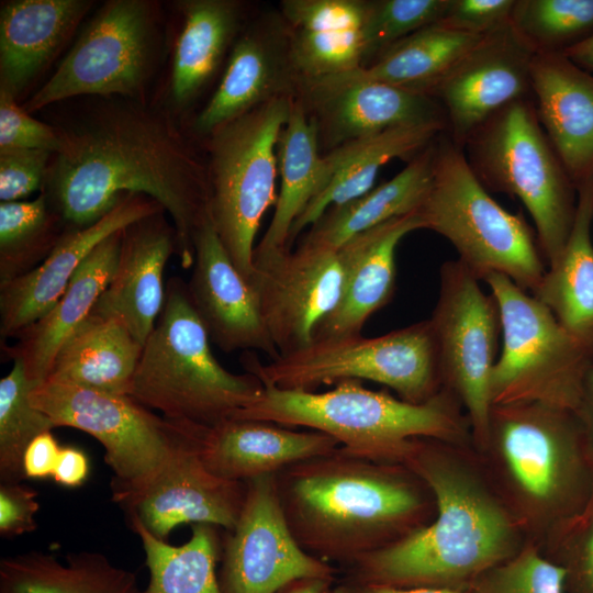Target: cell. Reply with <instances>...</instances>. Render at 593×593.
<instances>
[{"label": "cell", "instance_id": "6da1fadb", "mask_svg": "<svg viewBox=\"0 0 593 593\" xmlns=\"http://www.w3.org/2000/svg\"><path fill=\"white\" fill-rule=\"evenodd\" d=\"M66 125L55 126L42 193L67 230L88 226L125 193L157 201L177 233L182 268L194 262L193 236L209 215L208 166L176 121L141 99L101 98Z\"/></svg>", "mask_w": 593, "mask_h": 593}, {"label": "cell", "instance_id": "7a4b0ae2", "mask_svg": "<svg viewBox=\"0 0 593 593\" xmlns=\"http://www.w3.org/2000/svg\"><path fill=\"white\" fill-rule=\"evenodd\" d=\"M448 443L416 438L404 465L429 488L435 515L422 528L345 568V580L398 588L466 589L515 555L519 525Z\"/></svg>", "mask_w": 593, "mask_h": 593}, {"label": "cell", "instance_id": "3957f363", "mask_svg": "<svg viewBox=\"0 0 593 593\" xmlns=\"http://www.w3.org/2000/svg\"><path fill=\"white\" fill-rule=\"evenodd\" d=\"M287 524L310 555L347 567L427 525V484L403 463L335 451L275 474Z\"/></svg>", "mask_w": 593, "mask_h": 593}, {"label": "cell", "instance_id": "277c9868", "mask_svg": "<svg viewBox=\"0 0 593 593\" xmlns=\"http://www.w3.org/2000/svg\"><path fill=\"white\" fill-rule=\"evenodd\" d=\"M461 407L445 388L427 402L415 404L387 391L369 390L360 380H343L325 392L264 385L259 396L232 418L322 432L348 455L404 465L416 438L452 445L465 440L470 422Z\"/></svg>", "mask_w": 593, "mask_h": 593}, {"label": "cell", "instance_id": "5b68a950", "mask_svg": "<svg viewBox=\"0 0 593 593\" xmlns=\"http://www.w3.org/2000/svg\"><path fill=\"white\" fill-rule=\"evenodd\" d=\"M486 448L519 527L550 532L579 512L589 450L574 411L538 402L493 405Z\"/></svg>", "mask_w": 593, "mask_h": 593}, {"label": "cell", "instance_id": "8992f818", "mask_svg": "<svg viewBox=\"0 0 593 593\" xmlns=\"http://www.w3.org/2000/svg\"><path fill=\"white\" fill-rule=\"evenodd\" d=\"M211 338L172 277L156 325L143 345L130 396L177 422L213 427L253 403L264 390L253 373H233L214 357Z\"/></svg>", "mask_w": 593, "mask_h": 593}, {"label": "cell", "instance_id": "52a82bcc", "mask_svg": "<svg viewBox=\"0 0 593 593\" xmlns=\"http://www.w3.org/2000/svg\"><path fill=\"white\" fill-rule=\"evenodd\" d=\"M417 213L478 280L501 273L529 293L540 284L547 262L537 235L521 211L511 213L490 195L447 131L435 141L433 180Z\"/></svg>", "mask_w": 593, "mask_h": 593}, {"label": "cell", "instance_id": "ba28073f", "mask_svg": "<svg viewBox=\"0 0 593 593\" xmlns=\"http://www.w3.org/2000/svg\"><path fill=\"white\" fill-rule=\"evenodd\" d=\"M463 152L488 191L522 201L548 267L555 265L574 222L578 191L538 120L533 98L492 115L468 137Z\"/></svg>", "mask_w": 593, "mask_h": 593}, {"label": "cell", "instance_id": "9c48e42d", "mask_svg": "<svg viewBox=\"0 0 593 593\" xmlns=\"http://www.w3.org/2000/svg\"><path fill=\"white\" fill-rule=\"evenodd\" d=\"M264 385L314 392L343 380H370L406 402H427L443 389L439 358L429 320L376 337L361 334L314 339L268 363L242 359Z\"/></svg>", "mask_w": 593, "mask_h": 593}, {"label": "cell", "instance_id": "30bf717a", "mask_svg": "<svg viewBox=\"0 0 593 593\" xmlns=\"http://www.w3.org/2000/svg\"><path fill=\"white\" fill-rule=\"evenodd\" d=\"M295 96H283L221 125L209 135V213L238 271L253 273L255 238L276 204L280 134Z\"/></svg>", "mask_w": 593, "mask_h": 593}, {"label": "cell", "instance_id": "8fae6325", "mask_svg": "<svg viewBox=\"0 0 593 593\" xmlns=\"http://www.w3.org/2000/svg\"><path fill=\"white\" fill-rule=\"evenodd\" d=\"M483 281L497 302L503 339L491 374L492 406L538 402L574 411L593 356L510 278L491 273Z\"/></svg>", "mask_w": 593, "mask_h": 593}, {"label": "cell", "instance_id": "7c38bea8", "mask_svg": "<svg viewBox=\"0 0 593 593\" xmlns=\"http://www.w3.org/2000/svg\"><path fill=\"white\" fill-rule=\"evenodd\" d=\"M159 20L155 1H107L23 109L30 113L81 96L142 100L158 55Z\"/></svg>", "mask_w": 593, "mask_h": 593}, {"label": "cell", "instance_id": "4fadbf2b", "mask_svg": "<svg viewBox=\"0 0 593 593\" xmlns=\"http://www.w3.org/2000/svg\"><path fill=\"white\" fill-rule=\"evenodd\" d=\"M30 398L56 427L86 432L102 444L113 472L112 501L143 488L191 424L159 416L130 395L52 380L36 385Z\"/></svg>", "mask_w": 593, "mask_h": 593}, {"label": "cell", "instance_id": "5bb4252c", "mask_svg": "<svg viewBox=\"0 0 593 593\" xmlns=\"http://www.w3.org/2000/svg\"><path fill=\"white\" fill-rule=\"evenodd\" d=\"M479 281L458 259L445 261L439 270L438 299L428 320L443 388L465 407L473 439L485 449L501 316L495 298L484 293Z\"/></svg>", "mask_w": 593, "mask_h": 593}, {"label": "cell", "instance_id": "9a60e30c", "mask_svg": "<svg viewBox=\"0 0 593 593\" xmlns=\"http://www.w3.org/2000/svg\"><path fill=\"white\" fill-rule=\"evenodd\" d=\"M238 521L222 537L219 581L223 593H277L300 578H335L337 569L307 553L293 537L275 474L245 481Z\"/></svg>", "mask_w": 593, "mask_h": 593}, {"label": "cell", "instance_id": "2e32d148", "mask_svg": "<svg viewBox=\"0 0 593 593\" xmlns=\"http://www.w3.org/2000/svg\"><path fill=\"white\" fill-rule=\"evenodd\" d=\"M204 427L189 424L158 472L139 490L114 501L128 519H137L160 540L182 524L232 530L238 521L246 484L208 469L200 454Z\"/></svg>", "mask_w": 593, "mask_h": 593}, {"label": "cell", "instance_id": "e0dca14e", "mask_svg": "<svg viewBox=\"0 0 593 593\" xmlns=\"http://www.w3.org/2000/svg\"><path fill=\"white\" fill-rule=\"evenodd\" d=\"M279 355L310 345L340 301L345 266L339 249L300 244L254 260L248 280Z\"/></svg>", "mask_w": 593, "mask_h": 593}, {"label": "cell", "instance_id": "ac0fdd59", "mask_svg": "<svg viewBox=\"0 0 593 593\" xmlns=\"http://www.w3.org/2000/svg\"><path fill=\"white\" fill-rule=\"evenodd\" d=\"M535 54L510 20L483 35L432 91L458 146L463 148L468 137L506 105L532 98Z\"/></svg>", "mask_w": 593, "mask_h": 593}, {"label": "cell", "instance_id": "d6986e66", "mask_svg": "<svg viewBox=\"0 0 593 593\" xmlns=\"http://www.w3.org/2000/svg\"><path fill=\"white\" fill-rule=\"evenodd\" d=\"M295 98L315 120L320 146L327 152L392 127L435 123L447 126L445 111L435 98L354 71L298 81Z\"/></svg>", "mask_w": 593, "mask_h": 593}, {"label": "cell", "instance_id": "ffe728a7", "mask_svg": "<svg viewBox=\"0 0 593 593\" xmlns=\"http://www.w3.org/2000/svg\"><path fill=\"white\" fill-rule=\"evenodd\" d=\"M194 262L187 283L209 336L225 353L258 350L279 356L262 317L258 294L238 271L209 215L193 236Z\"/></svg>", "mask_w": 593, "mask_h": 593}, {"label": "cell", "instance_id": "44dd1931", "mask_svg": "<svg viewBox=\"0 0 593 593\" xmlns=\"http://www.w3.org/2000/svg\"><path fill=\"white\" fill-rule=\"evenodd\" d=\"M160 211L165 210L154 199L125 193L94 223L67 230L37 268L0 286L1 336L16 337L42 318L57 303L75 272L102 240L134 221Z\"/></svg>", "mask_w": 593, "mask_h": 593}, {"label": "cell", "instance_id": "7402d4cb", "mask_svg": "<svg viewBox=\"0 0 593 593\" xmlns=\"http://www.w3.org/2000/svg\"><path fill=\"white\" fill-rule=\"evenodd\" d=\"M296 83L281 14L261 16L234 43L220 85L195 118L193 128L209 136L272 99L295 96Z\"/></svg>", "mask_w": 593, "mask_h": 593}, {"label": "cell", "instance_id": "603a6c76", "mask_svg": "<svg viewBox=\"0 0 593 593\" xmlns=\"http://www.w3.org/2000/svg\"><path fill=\"white\" fill-rule=\"evenodd\" d=\"M160 211L122 230L118 264L97 310L119 318L144 345L161 313L168 259L178 254L174 224Z\"/></svg>", "mask_w": 593, "mask_h": 593}, {"label": "cell", "instance_id": "cb8c5ba5", "mask_svg": "<svg viewBox=\"0 0 593 593\" xmlns=\"http://www.w3.org/2000/svg\"><path fill=\"white\" fill-rule=\"evenodd\" d=\"M530 78L538 120L578 188L593 177V75L561 53H536Z\"/></svg>", "mask_w": 593, "mask_h": 593}, {"label": "cell", "instance_id": "d4e9b609", "mask_svg": "<svg viewBox=\"0 0 593 593\" xmlns=\"http://www.w3.org/2000/svg\"><path fill=\"white\" fill-rule=\"evenodd\" d=\"M338 447V441L325 433L256 419L230 418L204 427L200 438V454L208 469L220 478L240 482L276 474Z\"/></svg>", "mask_w": 593, "mask_h": 593}, {"label": "cell", "instance_id": "484cf974", "mask_svg": "<svg viewBox=\"0 0 593 593\" xmlns=\"http://www.w3.org/2000/svg\"><path fill=\"white\" fill-rule=\"evenodd\" d=\"M416 230H423L417 211L365 231L338 248L345 266L343 294L334 312L318 326L314 339L361 334L369 317L391 301L396 280V247Z\"/></svg>", "mask_w": 593, "mask_h": 593}, {"label": "cell", "instance_id": "4316f807", "mask_svg": "<svg viewBox=\"0 0 593 593\" xmlns=\"http://www.w3.org/2000/svg\"><path fill=\"white\" fill-rule=\"evenodd\" d=\"M92 7L89 0H14L0 11V86L15 98L51 64Z\"/></svg>", "mask_w": 593, "mask_h": 593}, {"label": "cell", "instance_id": "83f0119b", "mask_svg": "<svg viewBox=\"0 0 593 593\" xmlns=\"http://www.w3.org/2000/svg\"><path fill=\"white\" fill-rule=\"evenodd\" d=\"M122 230L102 240L83 260L57 303L16 337L9 356L20 360L27 379L36 387L44 382L65 340L91 314L114 273Z\"/></svg>", "mask_w": 593, "mask_h": 593}, {"label": "cell", "instance_id": "f1b7e54d", "mask_svg": "<svg viewBox=\"0 0 593 593\" xmlns=\"http://www.w3.org/2000/svg\"><path fill=\"white\" fill-rule=\"evenodd\" d=\"M443 124L405 125L361 137L324 154L328 171L325 188L295 220L289 235V249L295 237L312 226L324 212L354 200L373 188L379 170L395 158H412L441 132Z\"/></svg>", "mask_w": 593, "mask_h": 593}, {"label": "cell", "instance_id": "f546056e", "mask_svg": "<svg viewBox=\"0 0 593 593\" xmlns=\"http://www.w3.org/2000/svg\"><path fill=\"white\" fill-rule=\"evenodd\" d=\"M142 350L119 318L94 307L60 346L46 380L130 395Z\"/></svg>", "mask_w": 593, "mask_h": 593}, {"label": "cell", "instance_id": "4dcf8cb0", "mask_svg": "<svg viewBox=\"0 0 593 593\" xmlns=\"http://www.w3.org/2000/svg\"><path fill=\"white\" fill-rule=\"evenodd\" d=\"M278 147L280 191L270 224L255 246L253 261L290 250L292 225L328 181L316 122L295 97Z\"/></svg>", "mask_w": 593, "mask_h": 593}, {"label": "cell", "instance_id": "1f68e13d", "mask_svg": "<svg viewBox=\"0 0 593 593\" xmlns=\"http://www.w3.org/2000/svg\"><path fill=\"white\" fill-rule=\"evenodd\" d=\"M577 191L575 217L567 244L530 294L593 356V177Z\"/></svg>", "mask_w": 593, "mask_h": 593}, {"label": "cell", "instance_id": "d6a6232c", "mask_svg": "<svg viewBox=\"0 0 593 593\" xmlns=\"http://www.w3.org/2000/svg\"><path fill=\"white\" fill-rule=\"evenodd\" d=\"M436 138L392 179L354 200L327 209L310 226L300 244L338 249L365 231L417 211L432 184Z\"/></svg>", "mask_w": 593, "mask_h": 593}, {"label": "cell", "instance_id": "836d02e7", "mask_svg": "<svg viewBox=\"0 0 593 593\" xmlns=\"http://www.w3.org/2000/svg\"><path fill=\"white\" fill-rule=\"evenodd\" d=\"M177 7L182 25L176 40L169 94L177 108L189 105L214 76L243 20L235 0H184Z\"/></svg>", "mask_w": 593, "mask_h": 593}, {"label": "cell", "instance_id": "e575fe53", "mask_svg": "<svg viewBox=\"0 0 593 593\" xmlns=\"http://www.w3.org/2000/svg\"><path fill=\"white\" fill-rule=\"evenodd\" d=\"M137 577L94 551H29L0 561V593H138Z\"/></svg>", "mask_w": 593, "mask_h": 593}, {"label": "cell", "instance_id": "d590c367", "mask_svg": "<svg viewBox=\"0 0 593 593\" xmlns=\"http://www.w3.org/2000/svg\"><path fill=\"white\" fill-rule=\"evenodd\" d=\"M482 37L435 23L399 41L368 66L354 72L367 79L430 96Z\"/></svg>", "mask_w": 593, "mask_h": 593}, {"label": "cell", "instance_id": "8d00e7d4", "mask_svg": "<svg viewBox=\"0 0 593 593\" xmlns=\"http://www.w3.org/2000/svg\"><path fill=\"white\" fill-rule=\"evenodd\" d=\"M130 526L141 539L149 571L148 585L138 593H223L216 573L222 553L219 527L192 524L189 540L172 546L137 519H130Z\"/></svg>", "mask_w": 593, "mask_h": 593}, {"label": "cell", "instance_id": "74e56055", "mask_svg": "<svg viewBox=\"0 0 593 593\" xmlns=\"http://www.w3.org/2000/svg\"><path fill=\"white\" fill-rule=\"evenodd\" d=\"M67 227L41 193L31 201L0 203V286L37 268Z\"/></svg>", "mask_w": 593, "mask_h": 593}, {"label": "cell", "instance_id": "f35d334b", "mask_svg": "<svg viewBox=\"0 0 593 593\" xmlns=\"http://www.w3.org/2000/svg\"><path fill=\"white\" fill-rule=\"evenodd\" d=\"M35 385L23 363L14 359L10 372L0 380V482H21L23 456L38 435L55 428L53 421L31 402Z\"/></svg>", "mask_w": 593, "mask_h": 593}, {"label": "cell", "instance_id": "ab89813d", "mask_svg": "<svg viewBox=\"0 0 593 593\" xmlns=\"http://www.w3.org/2000/svg\"><path fill=\"white\" fill-rule=\"evenodd\" d=\"M511 21L536 53H561L593 34V0H517Z\"/></svg>", "mask_w": 593, "mask_h": 593}, {"label": "cell", "instance_id": "60d3db41", "mask_svg": "<svg viewBox=\"0 0 593 593\" xmlns=\"http://www.w3.org/2000/svg\"><path fill=\"white\" fill-rule=\"evenodd\" d=\"M287 29L290 59L298 81L343 75L363 67L362 29Z\"/></svg>", "mask_w": 593, "mask_h": 593}, {"label": "cell", "instance_id": "b9f144b4", "mask_svg": "<svg viewBox=\"0 0 593 593\" xmlns=\"http://www.w3.org/2000/svg\"><path fill=\"white\" fill-rule=\"evenodd\" d=\"M449 4L450 0L369 1L362 29L363 67L404 37L439 22Z\"/></svg>", "mask_w": 593, "mask_h": 593}, {"label": "cell", "instance_id": "7bdbcfd3", "mask_svg": "<svg viewBox=\"0 0 593 593\" xmlns=\"http://www.w3.org/2000/svg\"><path fill=\"white\" fill-rule=\"evenodd\" d=\"M566 569L536 545H523L508 559L485 570L466 593H566Z\"/></svg>", "mask_w": 593, "mask_h": 593}, {"label": "cell", "instance_id": "ee69618b", "mask_svg": "<svg viewBox=\"0 0 593 593\" xmlns=\"http://www.w3.org/2000/svg\"><path fill=\"white\" fill-rule=\"evenodd\" d=\"M367 0H283L280 14L289 29H363Z\"/></svg>", "mask_w": 593, "mask_h": 593}, {"label": "cell", "instance_id": "f6af8a7d", "mask_svg": "<svg viewBox=\"0 0 593 593\" xmlns=\"http://www.w3.org/2000/svg\"><path fill=\"white\" fill-rule=\"evenodd\" d=\"M60 147L55 126L33 119L16 98L0 86V150L43 149L53 154Z\"/></svg>", "mask_w": 593, "mask_h": 593}, {"label": "cell", "instance_id": "bcb514c9", "mask_svg": "<svg viewBox=\"0 0 593 593\" xmlns=\"http://www.w3.org/2000/svg\"><path fill=\"white\" fill-rule=\"evenodd\" d=\"M53 153L43 149L0 150V200L22 201L43 190Z\"/></svg>", "mask_w": 593, "mask_h": 593}, {"label": "cell", "instance_id": "7dc6e473", "mask_svg": "<svg viewBox=\"0 0 593 593\" xmlns=\"http://www.w3.org/2000/svg\"><path fill=\"white\" fill-rule=\"evenodd\" d=\"M516 0H450L444 18L437 22L451 30L485 35L511 20Z\"/></svg>", "mask_w": 593, "mask_h": 593}, {"label": "cell", "instance_id": "c3c4849f", "mask_svg": "<svg viewBox=\"0 0 593 593\" xmlns=\"http://www.w3.org/2000/svg\"><path fill=\"white\" fill-rule=\"evenodd\" d=\"M37 492L21 482L0 483V536L15 537L37 528Z\"/></svg>", "mask_w": 593, "mask_h": 593}, {"label": "cell", "instance_id": "681fc988", "mask_svg": "<svg viewBox=\"0 0 593 593\" xmlns=\"http://www.w3.org/2000/svg\"><path fill=\"white\" fill-rule=\"evenodd\" d=\"M555 562L566 569V593H593V516L580 544Z\"/></svg>", "mask_w": 593, "mask_h": 593}, {"label": "cell", "instance_id": "f907efd6", "mask_svg": "<svg viewBox=\"0 0 593 593\" xmlns=\"http://www.w3.org/2000/svg\"><path fill=\"white\" fill-rule=\"evenodd\" d=\"M60 449L61 446L52 432H45L35 437L24 451V478L45 479L53 477Z\"/></svg>", "mask_w": 593, "mask_h": 593}, {"label": "cell", "instance_id": "816d5d0a", "mask_svg": "<svg viewBox=\"0 0 593 593\" xmlns=\"http://www.w3.org/2000/svg\"><path fill=\"white\" fill-rule=\"evenodd\" d=\"M89 471V459L85 451L74 446H64L60 449L53 479L59 485L77 488L86 482Z\"/></svg>", "mask_w": 593, "mask_h": 593}, {"label": "cell", "instance_id": "f5cc1de1", "mask_svg": "<svg viewBox=\"0 0 593 593\" xmlns=\"http://www.w3.org/2000/svg\"><path fill=\"white\" fill-rule=\"evenodd\" d=\"M574 413L581 423L589 454H593V358L585 370Z\"/></svg>", "mask_w": 593, "mask_h": 593}, {"label": "cell", "instance_id": "db71d44e", "mask_svg": "<svg viewBox=\"0 0 593 593\" xmlns=\"http://www.w3.org/2000/svg\"><path fill=\"white\" fill-rule=\"evenodd\" d=\"M334 593H466V589L398 588L343 579L334 586Z\"/></svg>", "mask_w": 593, "mask_h": 593}, {"label": "cell", "instance_id": "11a10c76", "mask_svg": "<svg viewBox=\"0 0 593 593\" xmlns=\"http://www.w3.org/2000/svg\"><path fill=\"white\" fill-rule=\"evenodd\" d=\"M334 582L335 578H300L287 583L277 593H334Z\"/></svg>", "mask_w": 593, "mask_h": 593}, {"label": "cell", "instance_id": "9f6ffc18", "mask_svg": "<svg viewBox=\"0 0 593 593\" xmlns=\"http://www.w3.org/2000/svg\"><path fill=\"white\" fill-rule=\"evenodd\" d=\"M561 54L593 75V34L568 47Z\"/></svg>", "mask_w": 593, "mask_h": 593}]
</instances>
